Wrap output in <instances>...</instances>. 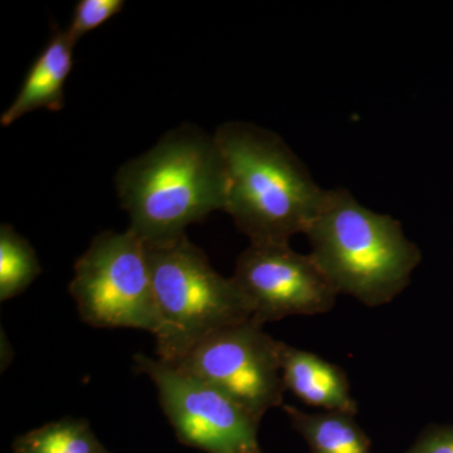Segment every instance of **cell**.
<instances>
[{
  "label": "cell",
  "instance_id": "9a60e30c",
  "mask_svg": "<svg viewBox=\"0 0 453 453\" xmlns=\"http://www.w3.org/2000/svg\"><path fill=\"white\" fill-rule=\"evenodd\" d=\"M405 453H453V426L429 425Z\"/></svg>",
  "mask_w": 453,
  "mask_h": 453
},
{
  "label": "cell",
  "instance_id": "7c38bea8",
  "mask_svg": "<svg viewBox=\"0 0 453 453\" xmlns=\"http://www.w3.org/2000/svg\"><path fill=\"white\" fill-rule=\"evenodd\" d=\"M14 453H111L79 418H64L32 429L13 442Z\"/></svg>",
  "mask_w": 453,
  "mask_h": 453
},
{
  "label": "cell",
  "instance_id": "2e32d148",
  "mask_svg": "<svg viewBox=\"0 0 453 453\" xmlns=\"http://www.w3.org/2000/svg\"><path fill=\"white\" fill-rule=\"evenodd\" d=\"M251 453H262V452H261V449H257V451L251 452Z\"/></svg>",
  "mask_w": 453,
  "mask_h": 453
},
{
  "label": "cell",
  "instance_id": "6da1fadb",
  "mask_svg": "<svg viewBox=\"0 0 453 453\" xmlns=\"http://www.w3.org/2000/svg\"><path fill=\"white\" fill-rule=\"evenodd\" d=\"M226 173L225 211L252 244H290L308 232L326 195L277 134L229 121L214 134Z\"/></svg>",
  "mask_w": 453,
  "mask_h": 453
},
{
  "label": "cell",
  "instance_id": "ba28073f",
  "mask_svg": "<svg viewBox=\"0 0 453 453\" xmlns=\"http://www.w3.org/2000/svg\"><path fill=\"white\" fill-rule=\"evenodd\" d=\"M232 277L253 320L262 325L288 316L325 314L339 296L312 256L295 252L290 244L250 243Z\"/></svg>",
  "mask_w": 453,
  "mask_h": 453
},
{
  "label": "cell",
  "instance_id": "30bf717a",
  "mask_svg": "<svg viewBox=\"0 0 453 453\" xmlns=\"http://www.w3.org/2000/svg\"><path fill=\"white\" fill-rule=\"evenodd\" d=\"M279 351L286 390L325 412L357 413L347 374L340 366L283 342H280Z\"/></svg>",
  "mask_w": 453,
  "mask_h": 453
},
{
  "label": "cell",
  "instance_id": "7a4b0ae2",
  "mask_svg": "<svg viewBox=\"0 0 453 453\" xmlns=\"http://www.w3.org/2000/svg\"><path fill=\"white\" fill-rule=\"evenodd\" d=\"M130 228L146 244L186 234L192 223L225 211L226 173L214 136L198 127L170 131L154 148L130 160L116 177Z\"/></svg>",
  "mask_w": 453,
  "mask_h": 453
},
{
  "label": "cell",
  "instance_id": "5bb4252c",
  "mask_svg": "<svg viewBox=\"0 0 453 453\" xmlns=\"http://www.w3.org/2000/svg\"><path fill=\"white\" fill-rule=\"evenodd\" d=\"M124 7L122 0H80L65 32L77 43L83 35L100 28L111 18L118 16Z\"/></svg>",
  "mask_w": 453,
  "mask_h": 453
},
{
  "label": "cell",
  "instance_id": "8992f818",
  "mask_svg": "<svg viewBox=\"0 0 453 453\" xmlns=\"http://www.w3.org/2000/svg\"><path fill=\"white\" fill-rule=\"evenodd\" d=\"M279 347L251 318L211 334L174 366L219 390L259 423L283 403Z\"/></svg>",
  "mask_w": 453,
  "mask_h": 453
},
{
  "label": "cell",
  "instance_id": "9c48e42d",
  "mask_svg": "<svg viewBox=\"0 0 453 453\" xmlns=\"http://www.w3.org/2000/svg\"><path fill=\"white\" fill-rule=\"evenodd\" d=\"M74 46L76 43L67 32L58 27L53 28L49 43L33 62L17 97L0 116L2 127H11L35 110L64 109L65 82L73 68Z\"/></svg>",
  "mask_w": 453,
  "mask_h": 453
},
{
  "label": "cell",
  "instance_id": "277c9868",
  "mask_svg": "<svg viewBox=\"0 0 453 453\" xmlns=\"http://www.w3.org/2000/svg\"><path fill=\"white\" fill-rule=\"evenodd\" d=\"M146 249L160 321L157 359L178 365L211 334L252 318L234 277L219 275L186 234Z\"/></svg>",
  "mask_w": 453,
  "mask_h": 453
},
{
  "label": "cell",
  "instance_id": "52a82bcc",
  "mask_svg": "<svg viewBox=\"0 0 453 453\" xmlns=\"http://www.w3.org/2000/svg\"><path fill=\"white\" fill-rule=\"evenodd\" d=\"M183 445L205 453H251L259 449V423L228 396L195 375L159 359L135 357Z\"/></svg>",
  "mask_w": 453,
  "mask_h": 453
},
{
  "label": "cell",
  "instance_id": "3957f363",
  "mask_svg": "<svg viewBox=\"0 0 453 453\" xmlns=\"http://www.w3.org/2000/svg\"><path fill=\"white\" fill-rule=\"evenodd\" d=\"M305 234L310 255L338 294L372 309L402 294L422 261L399 220L368 210L342 188L326 190Z\"/></svg>",
  "mask_w": 453,
  "mask_h": 453
},
{
  "label": "cell",
  "instance_id": "8fae6325",
  "mask_svg": "<svg viewBox=\"0 0 453 453\" xmlns=\"http://www.w3.org/2000/svg\"><path fill=\"white\" fill-rule=\"evenodd\" d=\"M291 426L306 441L312 453H372L371 440L347 412L305 413L283 405Z\"/></svg>",
  "mask_w": 453,
  "mask_h": 453
},
{
  "label": "cell",
  "instance_id": "5b68a950",
  "mask_svg": "<svg viewBox=\"0 0 453 453\" xmlns=\"http://www.w3.org/2000/svg\"><path fill=\"white\" fill-rule=\"evenodd\" d=\"M70 292L83 323L97 329L159 330L146 243L127 229L104 232L77 259Z\"/></svg>",
  "mask_w": 453,
  "mask_h": 453
},
{
  "label": "cell",
  "instance_id": "4fadbf2b",
  "mask_svg": "<svg viewBox=\"0 0 453 453\" xmlns=\"http://www.w3.org/2000/svg\"><path fill=\"white\" fill-rule=\"evenodd\" d=\"M41 273L31 243L9 225L0 228V301L22 294Z\"/></svg>",
  "mask_w": 453,
  "mask_h": 453
}]
</instances>
